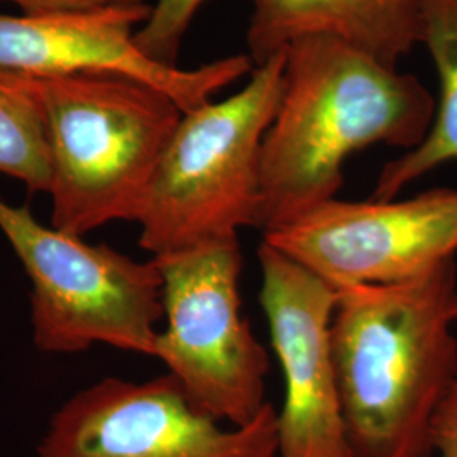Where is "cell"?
Here are the masks:
<instances>
[{
    "instance_id": "277c9868",
    "label": "cell",
    "mask_w": 457,
    "mask_h": 457,
    "mask_svg": "<svg viewBox=\"0 0 457 457\" xmlns=\"http://www.w3.org/2000/svg\"><path fill=\"white\" fill-rule=\"evenodd\" d=\"M285 51L237 94L183 112L147 188L139 245L158 258L262 228V153L283 87Z\"/></svg>"
},
{
    "instance_id": "30bf717a",
    "label": "cell",
    "mask_w": 457,
    "mask_h": 457,
    "mask_svg": "<svg viewBox=\"0 0 457 457\" xmlns=\"http://www.w3.org/2000/svg\"><path fill=\"white\" fill-rule=\"evenodd\" d=\"M151 5L124 4L48 16L0 14V68L33 77L115 73L162 88L183 112L212 100L215 92L253 71L249 54H236L194 70L162 65L134 43Z\"/></svg>"
},
{
    "instance_id": "7c38bea8",
    "label": "cell",
    "mask_w": 457,
    "mask_h": 457,
    "mask_svg": "<svg viewBox=\"0 0 457 457\" xmlns=\"http://www.w3.org/2000/svg\"><path fill=\"white\" fill-rule=\"evenodd\" d=\"M424 45L439 75L441 96L432 126L419 146L385 164L373 200H392L442 164L457 162V0H425Z\"/></svg>"
},
{
    "instance_id": "5b68a950",
    "label": "cell",
    "mask_w": 457,
    "mask_h": 457,
    "mask_svg": "<svg viewBox=\"0 0 457 457\" xmlns=\"http://www.w3.org/2000/svg\"><path fill=\"white\" fill-rule=\"evenodd\" d=\"M0 230L31 281L33 341L45 354L104 344L154 356L163 319L162 273L107 245L45 226L28 205L0 198Z\"/></svg>"
},
{
    "instance_id": "ba28073f",
    "label": "cell",
    "mask_w": 457,
    "mask_h": 457,
    "mask_svg": "<svg viewBox=\"0 0 457 457\" xmlns=\"http://www.w3.org/2000/svg\"><path fill=\"white\" fill-rule=\"evenodd\" d=\"M262 241L336 288L420 277L457 254V188L405 200H328L262 232Z\"/></svg>"
},
{
    "instance_id": "8992f818",
    "label": "cell",
    "mask_w": 457,
    "mask_h": 457,
    "mask_svg": "<svg viewBox=\"0 0 457 457\" xmlns=\"http://www.w3.org/2000/svg\"><path fill=\"white\" fill-rule=\"evenodd\" d=\"M166 322L154 356L196 410L245 425L266 407L270 354L241 309L239 237L154 258Z\"/></svg>"
},
{
    "instance_id": "52a82bcc",
    "label": "cell",
    "mask_w": 457,
    "mask_h": 457,
    "mask_svg": "<svg viewBox=\"0 0 457 457\" xmlns=\"http://www.w3.org/2000/svg\"><path fill=\"white\" fill-rule=\"evenodd\" d=\"M196 410L171 375L104 378L53 413L37 457H278V410L245 425Z\"/></svg>"
},
{
    "instance_id": "4fadbf2b",
    "label": "cell",
    "mask_w": 457,
    "mask_h": 457,
    "mask_svg": "<svg viewBox=\"0 0 457 457\" xmlns=\"http://www.w3.org/2000/svg\"><path fill=\"white\" fill-rule=\"evenodd\" d=\"M0 173L48 194V134L41 107L26 75L0 68Z\"/></svg>"
},
{
    "instance_id": "5bb4252c",
    "label": "cell",
    "mask_w": 457,
    "mask_h": 457,
    "mask_svg": "<svg viewBox=\"0 0 457 457\" xmlns=\"http://www.w3.org/2000/svg\"><path fill=\"white\" fill-rule=\"evenodd\" d=\"M205 2L156 0L146 22L134 34L136 46L162 65L177 66L183 37Z\"/></svg>"
},
{
    "instance_id": "7a4b0ae2",
    "label": "cell",
    "mask_w": 457,
    "mask_h": 457,
    "mask_svg": "<svg viewBox=\"0 0 457 457\" xmlns=\"http://www.w3.org/2000/svg\"><path fill=\"white\" fill-rule=\"evenodd\" d=\"M457 266L337 288L332 345L349 457H434L430 428L457 379Z\"/></svg>"
},
{
    "instance_id": "2e32d148",
    "label": "cell",
    "mask_w": 457,
    "mask_h": 457,
    "mask_svg": "<svg viewBox=\"0 0 457 457\" xmlns=\"http://www.w3.org/2000/svg\"><path fill=\"white\" fill-rule=\"evenodd\" d=\"M145 0H0V4H14L26 16H48L94 11L111 5L141 4Z\"/></svg>"
},
{
    "instance_id": "8fae6325",
    "label": "cell",
    "mask_w": 457,
    "mask_h": 457,
    "mask_svg": "<svg viewBox=\"0 0 457 457\" xmlns=\"http://www.w3.org/2000/svg\"><path fill=\"white\" fill-rule=\"evenodd\" d=\"M249 58L262 65L303 37H332L396 63L424 41L425 0H249Z\"/></svg>"
},
{
    "instance_id": "6da1fadb",
    "label": "cell",
    "mask_w": 457,
    "mask_h": 457,
    "mask_svg": "<svg viewBox=\"0 0 457 457\" xmlns=\"http://www.w3.org/2000/svg\"><path fill=\"white\" fill-rule=\"evenodd\" d=\"M436 98L415 75L332 37L285 49L283 87L262 153V232L337 198L344 164L375 145L424 141Z\"/></svg>"
},
{
    "instance_id": "9a60e30c",
    "label": "cell",
    "mask_w": 457,
    "mask_h": 457,
    "mask_svg": "<svg viewBox=\"0 0 457 457\" xmlns=\"http://www.w3.org/2000/svg\"><path fill=\"white\" fill-rule=\"evenodd\" d=\"M430 444L439 457H457V379L442 400L430 428Z\"/></svg>"
},
{
    "instance_id": "9c48e42d",
    "label": "cell",
    "mask_w": 457,
    "mask_h": 457,
    "mask_svg": "<svg viewBox=\"0 0 457 457\" xmlns=\"http://www.w3.org/2000/svg\"><path fill=\"white\" fill-rule=\"evenodd\" d=\"M258 262L260 305L285 386L278 457H349L332 345L337 288L266 241Z\"/></svg>"
},
{
    "instance_id": "3957f363",
    "label": "cell",
    "mask_w": 457,
    "mask_h": 457,
    "mask_svg": "<svg viewBox=\"0 0 457 457\" xmlns=\"http://www.w3.org/2000/svg\"><path fill=\"white\" fill-rule=\"evenodd\" d=\"M51 162V226L85 236L136 222L183 111L162 88L115 73L26 75Z\"/></svg>"
}]
</instances>
